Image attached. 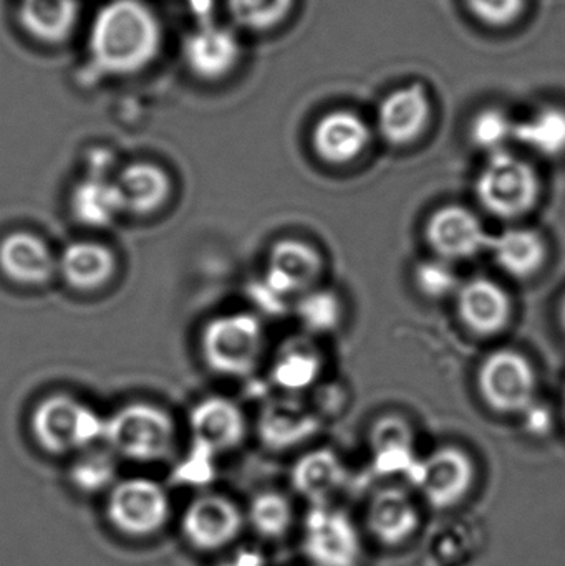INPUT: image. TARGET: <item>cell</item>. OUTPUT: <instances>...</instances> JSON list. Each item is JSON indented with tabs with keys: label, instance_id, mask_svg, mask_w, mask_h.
I'll use <instances>...</instances> for the list:
<instances>
[{
	"label": "cell",
	"instance_id": "1",
	"mask_svg": "<svg viewBox=\"0 0 565 566\" xmlns=\"http://www.w3.org/2000/svg\"><path fill=\"white\" fill-rule=\"evenodd\" d=\"M161 46V22L143 0H112L96 12L90 27V56L108 75L142 72L155 62Z\"/></svg>",
	"mask_w": 565,
	"mask_h": 566
},
{
	"label": "cell",
	"instance_id": "2",
	"mask_svg": "<svg viewBox=\"0 0 565 566\" xmlns=\"http://www.w3.org/2000/svg\"><path fill=\"white\" fill-rule=\"evenodd\" d=\"M103 441L115 458L159 462L175 451L176 424L171 415L151 402H129L105 418Z\"/></svg>",
	"mask_w": 565,
	"mask_h": 566
},
{
	"label": "cell",
	"instance_id": "3",
	"mask_svg": "<svg viewBox=\"0 0 565 566\" xmlns=\"http://www.w3.org/2000/svg\"><path fill=\"white\" fill-rule=\"evenodd\" d=\"M30 429L46 454L65 455L103 441L105 418L73 396L52 395L33 409Z\"/></svg>",
	"mask_w": 565,
	"mask_h": 566
},
{
	"label": "cell",
	"instance_id": "4",
	"mask_svg": "<svg viewBox=\"0 0 565 566\" xmlns=\"http://www.w3.org/2000/svg\"><path fill=\"white\" fill-rule=\"evenodd\" d=\"M264 348V326L254 313H224L202 329V356L218 375L229 378L251 375L261 363Z\"/></svg>",
	"mask_w": 565,
	"mask_h": 566
},
{
	"label": "cell",
	"instance_id": "5",
	"mask_svg": "<svg viewBox=\"0 0 565 566\" xmlns=\"http://www.w3.org/2000/svg\"><path fill=\"white\" fill-rule=\"evenodd\" d=\"M474 188L481 206L506 221L533 211L541 196L536 169L510 149L488 156Z\"/></svg>",
	"mask_w": 565,
	"mask_h": 566
},
{
	"label": "cell",
	"instance_id": "6",
	"mask_svg": "<svg viewBox=\"0 0 565 566\" xmlns=\"http://www.w3.org/2000/svg\"><path fill=\"white\" fill-rule=\"evenodd\" d=\"M105 517L123 537L145 541L168 525L171 502L165 488L153 479H123L108 491Z\"/></svg>",
	"mask_w": 565,
	"mask_h": 566
},
{
	"label": "cell",
	"instance_id": "7",
	"mask_svg": "<svg viewBox=\"0 0 565 566\" xmlns=\"http://www.w3.org/2000/svg\"><path fill=\"white\" fill-rule=\"evenodd\" d=\"M483 401L503 415H523L536 402L537 376L533 365L516 349H496L478 369Z\"/></svg>",
	"mask_w": 565,
	"mask_h": 566
},
{
	"label": "cell",
	"instance_id": "8",
	"mask_svg": "<svg viewBox=\"0 0 565 566\" xmlns=\"http://www.w3.org/2000/svg\"><path fill=\"white\" fill-rule=\"evenodd\" d=\"M244 522V514L232 499L205 494L182 512L181 534L189 547L201 554H215L238 541Z\"/></svg>",
	"mask_w": 565,
	"mask_h": 566
},
{
	"label": "cell",
	"instance_id": "9",
	"mask_svg": "<svg viewBox=\"0 0 565 566\" xmlns=\"http://www.w3.org/2000/svg\"><path fill=\"white\" fill-rule=\"evenodd\" d=\"M304 552L317 566H355L360 557V538L347 514L314 505L305 515Z\"/></svg>",
	"mask_w": 565,
	"mask_h": 566
},
{
	"label": "cell",
	"instance_id": "10",
	"mask_svg": "<svg viewBox=\"0 0 565 566\" xmlns=\"http://www.w3.org/2000/svg\"><path fill=\"white\" fill-rule=\"evenodd\" d=\"M433 102L423 83L415 82L391 90L377 112V129L388 145H414L430 128Z\"/></svg>",
	"mask_w": 565,
	"mask_h": 566
},
{
	"label": "cell",
	"instance_id": "11",
	"mask_svg": "<svg viewBox=\"0 0 565 566\" xmlns=\"http://www.w3.org/2000/svg\"><path fill=\"white\" fill-rule=\"evenodd\" d=\"M411 482L420 488L428 504L437 509L453 507L473 488V461L454 446L437 449L418 461Z\"/></svg>",
	"mask_w": 565,
	"mask_h": 566
},
{
	"label": "cell",
	"instance_id": "12",
	"mask_svg": "<svg viewBox=\"0 0 565 566\" xmlns=\"http://www.w3.org/2000/svg\"><path fill=\"white\" fill-rule=\"evenodd\" d=\"M425 238L441 261H468L488 251L491 235L468 208L448 205L428 219Z\"/></svg>",
	"mask_w": 565,
	"mask_h": 566
},
{
	"label": "cell",
	"instance_id": "13",
	"mask_svg": "<svg viewBox=\"0 0 565 566\" xmlns=\"http://www.w3.org/2000/svg\"><path fill=\"white\" fill-rule=\"evenodd\" d=\"M189 428L195 449L211 458L239 448L248 434L244 411L224 396H209L199 401L189 415Z\"/></svg>",
	"mask_w": 565,
	"mask_h": 566
},
{
	"label": "cell",
	"instance_id": "14",
	"mask_svg": "<svg viewBox=\"0 0 565 566\" xmlns=\"http://www.w3.org/2000/svg\"><path fill=\"white\" fill-rule=\"evenodd\" d=\"M324 268V259L314 245L297 239H285L269 252L264 285L282 298H301L317 289Z\"/></svg>",
	"mask_w": 565,
	"mask_h": 566
},
{
	"label": "cell",
	"instance_id": "15",
	"mask_svg": "<svg viewBox=\"0 0 565 566\" xmlns=\"http://www.w3.org/2000/svg\"><path fill=\"white\" fill-rule=\"evenodd\" d=\"M372 143V128L354 109H332L315 123L312 148L324 163L334 166L357 161Z\"/></svg>",
	"mask_w": 565,
	"mask_h": 566
},
{
	"label": "cell",
	"instance_id": "16",
	"mask_svg": "<svg viewBox=\"0 0 565 566\" xmlns=\"http://www.w3.org/2000/svg\"><path fill=\"white\" fill-rule=\"evenodd\" d=\"M457 308L463 325L478 336L504 332L513 318L510 293L486 277L471 279L457 292Z\"/></svg>",
	"mask_w": 565,
	"mask_h": 566
},
{
	"label": "cell",
	"instance_id": "17",
	"mask_svg": "<svg viewBox=\"0 0 565 566\" xmlns=\"http://www.w3.org/2000/svg\"><path fill=\"white\" fill-rule=\"evenodd\" d=\"M0 272L19 285H45L59 274V258L39 235L17 231L0 241Z\"/></svg>",
	"mask_w": 565,
	"mask_h": 566
},
{
	"label": "cell",
	"instance_id": "18",
	"mask_svg": "<svg viewBox=\"0 0 565 566\" xmlns=\"http://www.w3.org/2000/svg\"><path fill=\"white\" fill-rule=\"evenodd\" d=\"M241 53L234 30L211 22L202 23L185 43L186 65L202 80L228 76L241 60Z\"/></svg>",
	"mask_w": 565,
	"mask_h": 566
},
{
	"label": "cell",
	"instance_id": "19",
	"mask_svg": "<svg viewBox=\"0 0 565 566\" xmlns=\"http://www.w3.org/2000/svg\"><path fill=\"white\" fill-rule=\"evenodd\" d=\"M318 419L292 398L274 399L262 409L259 436L272 451H289L317 434Z\"/></svg>",
	"mask_w": 565,
	"mask_h": 566
},
{
	"label": "cell",
	"instance_id": "20",
	"mask_svg": "<svg viewBox=\"0 0 565 566\" xmlns=\"http://www.w3.org/2000/svg\"><path fill=\"white\" fill-rule=\"evenodd\" d=\"M59 274L72 289L93 292L115 277L116 258L108 245L100 242H72L60 254Z\"/></svg>",
	"mask_w": 565,
	"mask_h": 566
},
{
	"label": "cell",
	"instance_id": "21",
	"mask_svg": "<svg viewBox=\"0 0 565 566\" xmlns=\"http://www.w3.org/2000/svg\"><path fill=\"white\" fill-rule=\"evenodd\" d=\"M125 212L149 216L165 208L171 196V178L161 166L153 163H132L115 179Z\"/></svg>",
	"mask_w": 565,
	"mask_h": 566
},
{
	"label": "cell",
	"instance_id": "22",
	"mask_svg": "<svg viewBox=\"0 0 565 566\" xmlns=\"http://www.w3.org/2000/svg\"><path fill=\"white\" fill-rule=\"evenodd\" d=\"M488 251L501 271L520 281L536 275L547 258L543 235L527 228H511L500 235H491Z\"/></svg>",
	"mask_w": 565,
	"mask_h": 566
},
{
	"label": "cell",
	"instance_id": "23",
	"mask_svg": "<svg viewBox=\"0 0 565 566\" xmlns=\"http://www.w3.org/2000/svg\"><path fill=\"white\" fill-rule=\"evenodd\" d=\"M347 481V469L335 452L315 449L302 455L291 471L294 491L312 505H327L328 499Z\"/></svg>",
	"mask_w": 565,
	"mask_h": 566
},
{
	"label": "cell",
	"instance_id": "24",
	"mask_svg": "<svg viewBox=\"0 0 565 566\" xmlns=\"http://www.w3.org/2000/svg\"><path fill=\"white\" fill-rule=\"evenodd\" d=\"M420 515L414 502L400 489L378 492L368 509V527L385 545L404 544L417 532Z\"/></svg>",
	"mask_w": 565,
	"mask_h": 566
},
{
	"label": "cell",
	"instance_id": "25",
	"mask_svg": "<svg viewBox=\"0 0 565 566\" xmlns=\"http://www.w3.org/2000/svg\"><path fill=\"white\" fill-rule=\"evenodd\" d=\"M79 17V0H19V19L23 30L39 42L50 45L70 39Z\"/></svg>",
	"mask_w": 565,
	"mask_h": 566
},
{
	"label": "cell",
	"instance_id": "26",
	"mask_svg": "<svg viewBox=\"0 0 565 566\" xmlns=\"http://www.w3.org/2000/svg\"><path fill=\"white\" fill-rule=\"evenodd\" d=\"M72 214L76 222L92 229H105L125 214L122 195L115 179L86 176L73 189Z\"/></svg>",
	"mask_w": 565,
	"mask_h": 566
},
{
	"label": "cell",
	"instance_id": "27",
	"mask_svg": "<svg viewBox=\"0 0 565 566\" xmlns=\"http://www.w3.org/2000/svg\"><path fill=\"white\" fill-rule=\"evenodd\" d=\"M372 446L375 452V468L381 474H407L414 478L417 469V455L414 452L411 431L407 422L400 418L381 419L372 432Z\"/></svg>",
	"mask_w": 565,
	"mask_h": 566
},
{
	"label": "cell",
	"instance_id": "28",
	"mask_svg": "<svg viewBox=\"0 0 565 566\" xmlns=\"http://www.w3.org/2000/svg\"><path fill=\"white\" fill-rule=\"evenodd\" d=\"M514 142L543 158L565 155V106L550 103L516 123Z\"/></svg>",
	"mask_w": 565,
	"mask_h": 566
},
{
	"label": "cell",
	"instance_id": "29",
	"mask_svg": "<svg viewBox=\"0 0 565 566\" xmlns=\"http://www.w3.org/2000/svg\"><path fill=\"white\" fill-rule=\"evenodd\" d=\"M245 517L255 534L268 541H281L294 524V507L281 492H259L252 497Z\"/></svg>",
	"mask_w": 565,
	"mask_h": 566
},
{
	"label": "cell",
	"instance_id": "30",
	"mask_svg": "<svg viewBox=\"0 0 565 566\" xmlns=\"http://www.w3.org/2000/svg\"><path fill=\"white\" fill-rule=\"evenodd\" d=\"M516 123V119H513V116L504 109L488 106L473 116L468 135L478 149L490 156L506 151L508 145L514 142Z\"/></svg>",
	"mask_w": 565,
	"mask_h": 566
},
{
	"label": "cell",
	"instance_id": "31",
	"mask_svg": "<svg viewBox=\"0 0 565 566\" xmlns=\"http://www.w3.org/2000/svg\"><path fill=\"white\" fill-rule=\"evenodd\" d=\"M73 489L86 495L109 491L116 484V461L113 452L88 451L80 455L69 469Z\"/></svg>",
	"mask_w": 565,
	"mask_h": 566
},
{
	"label": "cell",
	"instance_id": "32",
	"mask_svg": "<svg viewBox=\"0 0 565 566\" xmlns=\"http://www.w3.org/2000/svg\"><path fill=\"white\" fill-rule=\"evenodd\" d=\"M295 0H228L232 20L251 32L278 29L291 17Z\"/></svg>",
	"mask_w": 565,
	"mask_h": 566
},
{
	"label": "cell",
	"instance_id": "33",
	"mask_svg": "<svg viewBox=\"0 0 565 566\" xmlns=\"http://www.w3.org/2000/svg\"><path fill=\"white\" fill-rule=\"evenodd\" d=\"M322 373L321 358L311 349H287L275 363L272 379L285 392H302L317 382Z\"/></svg>",
	"mask_w": 565,
	"mask_h": 566
},
{
	"label": "cell",
	"instance_id": "34",
	"mask_svg": "<svg viewBox=\"0 0 565 566\" xmlns=\"http://www.w3.org/2000/svg\"><path fill=\"white\" fill-rule=\"evenodd\" d=\"M297 315L311 332L327 333L341 325L344 308L334 292L315 289L301 296Z\"/></svg>",
	"mask_w": 565,
	"mask_h": 566
},
{
	"label": "cell",
	"instance_id": "35",
	"mask_svg": "<svg viewBox=\"0 0 565 566\" xmlns=\"http://www.w3.org/2000/svg\"><path fill=\"white\" fill-rule=\"evenodd\" d=\"M468 12L490 29H508L520 22L530 0H464Z\"/></svg>",
	"mask_w": 565,
	"mask_h": 566
},
{
	"label": "cell",
	"instance_id": "36",
	"mask_svg": "<svg viewBox=\"0 0 565 566\" xmlns=\"http://www.w3.org/2000/svg\"><path fill=\"white\" fill-rule=\"evenodd\" d=\"M415 283L420 292L430 298H444L460 289V282H458L453 269L441 259L421 262L415 269Z\"/></svg>",
	"mask_w": 565,
	"mask_h": 566
},
{
	"label": "cell",
	"instance_id": "37",
	"mask_svg": "<svg viewBox=\"0 0 565 566\" xmlns=\"http://www.w3.org/2000/svg\"><path fill=\"white\" fill-rule=\"evenodd\" d=\"M524 416V428L527 429V432L531 434L543 436L550 432L551 426H553V416H551L550 409L546 406L531 405L526 411L523 412Z\"/></svg>",
	"mask_w": 565,
	"mask_h": 566
},
{
	"label": "cell",
	"instance_id": "38",
	"mask_svg": "<svg viewBox=\"0 0 565 566\" xmlns=\"http://www.w3.org/2000/svg\"><path fill=\"white\" fill-rule=\"evenodd\" d=\"M216 566H268V562L258 548H239Z\"/></svg>",
	"mask_w": 565,
	"mask_h": 566
},
{
	"label": "cell",
	"instance_id": "39",
	"mask_svg": "<svg viewBox=\"0 0 565 566\" xmlns=\"http://www.w3.org/2000/svg\"><path fill=\"white\" fill-rule=\"evenodd\" d=\"M559 316H561V325H563V329L565 333V295H564L563 302H561Z\"/></svg>",
	"mask_w": 565,
	"mask_h": 566
},
{
	"label": "cell",
	"instance_id": "40",
	"mask_svg": "<svg viewBox=\"0 0 565 566\" xmlns=\"http://www.w3.org/2000/svg\"><path fill=\"white\" fill-rule=\"evenodd\" d=\"M564 415H565V389H564Z\"/></svg>",
	"mask_w": 565,
	"mask_h": 566
}]
</instances>
